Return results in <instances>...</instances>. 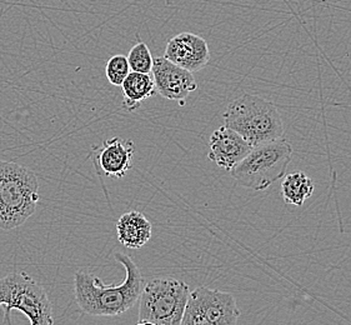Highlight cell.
I'll list each match as a JSON object with an SVG mask.
<instances>
[{
  "mask_svg": "<svg viewBox=\"0 0 351 325\" xmlns=\"http://www.w3.org/2000/svg\"><path fill=\"white\" fill-rule=\"evenodd\" d=\"M117 235L120 244L129 249H141L152 238L153 226L141 212H128L117 221Z\"/></svg>",
  "mask_w": 351,
  "mask_h": 325,
  "instance_id": "7c38bea8",
  "label": "cell"
},
{
  "mask_svg": "<svg viewBox=\"0 0 351 325\" xmlns=\"http://www.w3.org/2000/svg\"><path fill=\"white\" fill-rule=\"evenodd\" d=\"M314 182L304 171H294L284 178L281 183V195L289 205L302 206L314 193Z\"/></svg>",
  "mask_w": 351,
  "mask_h": 325,
  "instance_id": "5bb4252c",
  "label": "cell"
},
{
  "mask_svg": "<svg viewBox=\"0 0 351 325\" xmlns=\"http://www.w3.org/2000/svg\"><path fill=\"white\" fill-rule=\"evenodd\" d=\"M135 145L133 141L114 136L98 147L97 162L106 177L121 179L133 167Z\"/></svg>",
  "mask_w": 351,
  "mask_h": 325,
  "instance_id": "8fae6325",
  "label": "cell"
},
{
  "mask_svg": "<svg viewBox=\"0 0 351 325\" xmlns=\"http://www.w3.org/2000/svg\"><path fill=\"white\" fill-rule=\"evenodd\" d=\"M293 156V145L284 138L254 147L250 153L232 170L241 186L252 191H265L285 176Z\"/></svg>",
  "mask_w": 351,
  "mask_h": 325,
  "instance_id": "277c9868",
  "label": "cell"
},
{
  "mask_svg": "<svg viewBox=\"0 0 351 325\" xmlns=\"http://www.w3.org/2000/svg\"><path fill=\"white\" fill-rule=\"evenodd\" d=\"M4 306V323L10 324V311H21L32 325L54 324L53 306L47 291L27 273H12L0 278V308Z\"/></svg>",
  "mask_w": 351,
  "mask_h": 325,
  "instance_id": "8992f818",
  "label": "cell"
},
{
  "mask_svg": "<svg viewBox=\"0 0 351 325\" xmlns=\"http://www.w3.org/2000/svg\"><path fill=\"white\" fill-rule=\"evenodd\" d=\"M121 88L124 94L123 108L128 112H134L143 101L152 98L156 93L153 75L138 71H130Z\"/></svg>",
  "mask_w": 351,
  "mask_h": 325,
  "instance_id": "4fadbf2b",
  "label": "cell"
},
{
  "mask_svg": "<svg viewBox=\"0 0 351 325\" xmlns=\"http://www.w3.org/2000/svg\"><path fill=\"white\" fill-rule=\"evenodd\" d=\"M127 58L128 63L130 65V71L152 74L154 58L145 43H136L129 51Z\"/></svg>",
  "mask_w": 351,
  "mask_h": 325,
  "instance_id": "9a60e30c",
  "label": "cell"
},
{
  "mask_svg": "<svg viewBox=\"0 0 351 325\" xmlns=\"http://www.w3.org/2000/svg\"><path fill=\"white\" fill-rule=\"evenodd\" d=\"M225 125L239 133L252 147L282 138L285 128L278 108L258 95L232 100L223 114Z\"/></svg>",
  "mask_w": 351,
  "mask_h": 325,
  "instance_id": "7a4b0ae2",
  "label": "cell"
},
{
  "mask_svg": "<svg viewBox=\"0 0 351 325\" xmlns=\"http://www.w3.org/2000/svg\"><path fill=\"white\" fill-rule=\"evenodd\" d=\"M130 65L128 63V58L123 54L112 56L106 64V75L109 83L115 86H121L130 73Z\"/></svg>",
  "mask_w": 351,
  "mask_h": 325,
  "instance_id": "2e32d148",
  "label": "cell"
},
{
  "mask_svg": "<svg viewBox=\"0 0 351 325\" xmlns=\"http://www.w3.org/2000/svg\"><path fill=\"white\" fill-rule=\"evenodd\" d=\"M115 261L125 269L121 284L106 285L98 276L77 272L74 276L75 300L80 311L93 317H115L132 309L139 302L144 280L141 269L124 253H117Z\"/></svg>",
  "mask_w": 351,
  "mask_h": 325,
  "instance_id": "6da1fadb",
  "label": "cell"
},
{
  "mask_svg": "<svg viewBox=\"0 0 351 325\" xmlns=\"http://www.w3.org/2000/svg\"><path fill=\"white\" fill-rule=\"evenodd\" d=\"M164 58L186 71L195 73L210 62L209 44L194 33H180L167 44Z\"/></svg>",
  "mask_w": 351,
  "mask_h": 325,
  "instance_id": "9c48e42d",
  "label": "cell"
},
{
  "mask_svg": "<svg viewBox=\"0 0 351 325\" xmlns=\"http://www.w3.org/2000/svg\"><path fill=\"white\" fill-rule=\"evenodd\" d=\"M152 75L156 92L165 99L179 101L180 106H184L185 99L197 89L193 73L171 63L167 58H155Z\"/></svg>",
  "mask_w": 351,
  "mask_h": 325,
  "instance_id": "ba28073f",
  "label": "cell"
},
{
  "mask_svg": "<svg viewBox=\"0 0 351 325\" xmlns=\"http://www.w3.org/2000/svg\"><path fill=\"white\" fill-rule=\"evenodd\" d=\"M190 290L176 278H155L144 284L138 324L180 325Z\"/></svg>",
  "mask_w": 351,
  "mask_h": 325,
  "instance_id": "5b68a950",
  "label": "cell"
},
{
  "mask_svg": "<svg viewBox=\"0 0 351 325\" xmlns=\"http://www.w3.org/2000/svg\"><path fill=\"white\" fill-rule=\"evenodd\" d=\"M253 147L239 133L224 125L211 135L208 158L219 168L230 171L250 153Z\"/></svg>",
  "mask_w": 351,
  "mask_h": 325,
  "instance_id": "30bf717a",
  "label": "cell"
},
{
  "mask_svg": "<svg viewBox=\"0 0 351 325\" xmlns=\"http://www.w3.org/2000/svg\"><path fill=\"white\" fill-rule=\"evenodd\" d=\"M39 182L33 170L0 160V229L13 230L34 214Z\"/></svg>",
  "mask_w": 351,
  "mask_h": 325,
  "instance_id": "3957f363",
  "label": "cell"
},
{
  "mask_svg": "<svg viewBox=\"0 0 351 325\" xmlns=\"http://www.w3.org/2000/svg\"><path fill=\"white\" fill-rule=\"evenodd\" d=\"M239 317L232 294L199 287L189 294L182 325H235Z\"/></svg>",
  "mask_w": 351,
  "mask_h": 325,
  "instance_id": "52a82bcc",
  "label": "cell"
}]
</instances>
